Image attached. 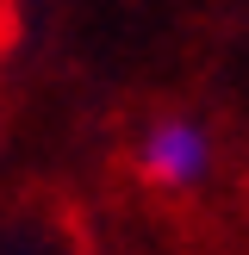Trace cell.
<instances>
[{
    "instance_id": "1",
    "label": "cell",
    "mask_w": 249,
    "mask_h": 255,
    "mask_svg": "<svg viewBox=\"0 0 249 255\" xmlns=\"http://www.w3.org/2000/svg\"><path fill=\"white\" fill-rule=\"evenodd\" d=\"M206 168H212V137H206V125H193V119H156L143 137H137V174H143L149 187H199L206 181Z\"/></svg>"
}]
</instances>
